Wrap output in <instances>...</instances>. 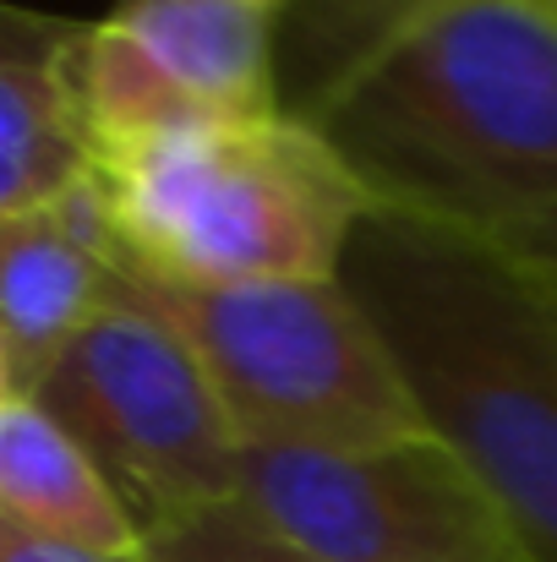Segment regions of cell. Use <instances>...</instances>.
I'll return each instance as SVG.
<instances>
[{"instance_id":"cell-4","label":"cell","mask_w":557,"mask_h":562,"mask_svg":"<svg viewBox=\"0 0 557 562\" xmlns=\"http://www.w3.org/2000/svg\"><path fill=\"white\" fill-rule=\"evenodd\" d=\"M126 279L181 328L246 448H356L426 431L382 334L345 279Z\"/></svg>"},{"instance_id":"cell-2","label":"cell","mask_w":557,"mask_h":562,"mask_svg":"<svg viewBox=\"0 0 557 562\" xmlns=\"http://www.w3.org/2000/svg\"><path fill=\"white\" fill-rule=\"evenodd\" d=\"M421 420L557 562V295L509 257L377 207L345 273Z\"/></svg>"},{"instance_id":"cell-3","label":"cell","mask_w":557,"mask_h":562,"mask_svg":"<svg viewBox=\"0 0 557 562\" xmlns=\"http://www.w3.org/2000/svg\"><path fill=\"white\" fill-rule=\"evenodd\" d=\"M121 257L165 284L339 279L377 213L356 170L290 110L197 121L99 154Z\"/></svg>"},{"instance_id":"cell-7","label":"cell","mask_w":557,"mask_h":562,"mask_svg":"<svg viewBox=\"0 0 557 562\" xmlns=\"http://www.w3.org/2000/svg\"><path fill=\"white\" fill-rule=\"evenodd\" d=\"M99 154L279 104V5L263 0H115L77 44Z\"/></svg>"},{"instance_id":"cell-5","label":"cell","mask_w":557,"mask_h":562,"mask_svg":"<svg viewBox=\"0 0 557 562\" xmlns=\"http://www.w3.org/2000/svg\"><path fill=\"white\" fill-rule=\"evenodd\" d=\"M33 404L82 442L143 541L241 497L246 437L181 328L126 279V268Z\"/></svg>"},{"instance_id":"cell-8","label":"cell","mask_w":557,"mask_h":562,"mask_svg":"<svg viewBox=\"0 0 557 562\" xmlns=\"http://www.w3.org/2000/svg\"><path fill=\"white\" fill-rule=\"evenodd\" d=\"M121 273V229L104 181L0 218V398H33Z\"/></svg>"},{"instance_id":"cell-9","label":"cell","mask_w":557,"mask_h":562,"mask_svg":"<svg viewBox=\"0 0 557 562\" xmlns=\"http://www.w3.org/2000/svg\"><path fill=\"white\" fill-rule=\"evenodd\" d=\"M82 27L11 16L0 55V218L49 207L99 176V132L77 77Z\"/></svg>"},{"instance_id":"cell-10","label":"cell","mask_w":557,"mask_h":562,"mask_svg":"<svg viewBox=\"0 0 557 562\" xmlns=\"http://www.w3.org/2000/svg\"><path fill=\"white\" fill-rule=\"evenodd\" d=\"M0 525L93 552H143L115 486L33 398H0Z\"/></svg>"},{"instance_id":"cell-12","label":"cell","mask_w":557,"mask_h":562,"mask_svg":"<svg viewBox=\"0 0 557 562\" xmlns=\"http://www.w3.org/2000/svg\"><path fill=\"white\" fill-rule=\"evenodd\" d=\"M0 562H148L143 552H93V547H66V541H44L27 530L0 525Z\"/></svg>"},{"instance_id":"cell-6","label":"cell","mask_w":557,"mask_h":562,"mask_svg":"<svg viewBox=\"0 0 557 562\" xmlns=\"http://www.w3.org/2000/svg\"><path fill=\"white\" fill-rule=\"evenodd\" d=\"M241 503L323 562H531L498 497L432 431L246 448Z\"/></svg>"},{"instance_id":"cell-13","label":"cell","mask_w":557,"mask_h":562,"mask_svg":"<svg viewBox=\"0 0 557 562\" xmlns=\"http://www.w3.org/2000/svg\"><path fill=\"white\" fill-rule=\"evenodd\" d=\"M263 5H279V11H285V0H263Z\"/></svg>"},{"instance_id":"cell-14","label":"cell","mask_w":557,"mask_h":562,"mask_svg":"<svg viewBox=\"0 0 557 562\" xmlns=\"http://www.w3.org/2000/svg\"><path fill=\"white\" fill-rule=\"evenodd\" d=\"M542 284H547V279H542ZM547 290H553V295H557V284H547Z\"/></svg>"},{"instance_id":"cell-1","label":"cell","mask_w":557,"mask_h":562,"mask_svg":"<svg viewBox=\"0 0 557 562\" xmlns=\"http://www.w3.org/2000/svg\"><path fill=\"white\" fill-rule=\"evenodd\" d=\"M279 104L377 207L557 284V0H285Z\"/></svg>"},{"instance_id":"cell-11","label":"cell","mask_w":557,"mask_h":562,"mask_svg":"<svg viewBox=\"0 0 557 562\" xmlns=\"http://www.w3.org/2000/svg\"><path fill=\"white\" fill-rule=\"evenodd\" d=\"M148 562H323L312 552H301L296 541H285L268 519H257L241 497L191 514L181 525L159 530L143 541Z\"/></svg>"}]
</instances>
